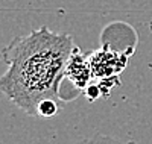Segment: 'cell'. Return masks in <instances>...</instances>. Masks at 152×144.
I'll return each mask as SVG.
<instances>
[{"label": "cell", "instance_id": "3", "mask_svg": "<svg viewBox=\"0 0 152 144\" xmlns=\"http://www.w3.org/2000/svg\"><path fill=\"white\" fill-rule=\"evenodd\" d=\"M66 81L72 82L79 93H84L85 88L93 81L90 53H82V50L78 46L75 47L70 56L67 70H66Z\"/></svg>", "mask_w": 152, "mask_h": 144}, {"label": "cell", "instance_id": "4", "mask_svg": "<svg viewBox=\"0 0 152 144\" xmlns=\"http://www.w3.org/2000/svg\"><path fill=\"white\" fill-rule=\"evenodd\" d=\"M72 144H135V143H134V141H129V140H120V138H116V137L97 134V135H94V137L75 141V143H72Z\"/></svg>", "mask_w": 152, "mask_h": 144}, {"label": "cell", "instance_id": "2", "mask_svg": "<svg viewBox=\"0 0 152 144\" xmlns=\"http://www.w3.org/2000/svg\"><path fill=\"white\" fill-rule=\"evenodd\" d=\"M128 56L131 55L111 50L108 44L90 52V65L93 71V79L102 81L108 79V77L119 76L128 64Z\"/></svg>", "mask_w": 152, "mask_h": 144}, {"label": "cell", "instance_id": "5", "mask_svg": "<svg viewBox=\"0 0 152 144\" xmlns=\"http://www.w3.org/2000/svg\"><path fill=\"white\" fill-rule=\"evenodd\" d=\"M59 106H61L59 102H56L53 99H46L38 105L37 114H38V117H43V119H50V117H53L58 112Z\"/></svg>", "mask_w": 152, "mask_h": 144}, {"label": "cell", "instance_id": "6", "mask_svg": "<svg viewBox=\"0 0 152 144\" xmlns=\"http://www.w3.org/2000/svg\"><path fill=\"white\" fill-rule=\"evenodd\" d=\"M84 93H85V96H87L88 100H96L97 97L102 96V89H100L99 85H88L85 88Z\"/></svg>", "mask_w": 152, "mask_h": 144}, {"label": "cell", "instance_id": "1", "mask_svg": "<svg viewBox=\"0 0 152 144\" xmlns=\"http://www.w3.org/2000/svg\"><path fill=\"white\" fill-rule=\"evenodd\" d=\"M76 44L64 32L43 28L14 38L2 52L8 70L0 76V91L31 117L46 99L64 103L61 87Z\"/></svg>", "mask_w": 152, "mask_h": 144}]
</instances>
